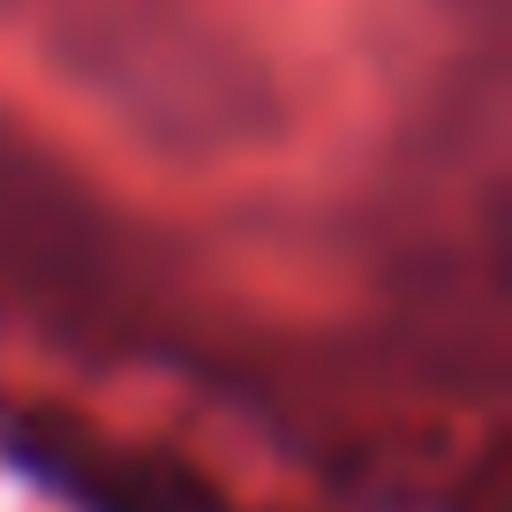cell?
<instances>
[{"instance_id": "obj_1", "label": "cell", "mask_w": 512, "mask_h": 512, "mask_svg": "<svg viewBox=\"0 0 512 512\" xmlns=\"http://www.w3.org/2000/svg\"><path fill=\"white\" fill-rule=\"evenodd\" d=\"M0 452L46 497H61L68 512H241L189 460L151 452L136 437H113L98 422L38 407V400L0 407Z\"/></svg>"}]
</instances>
